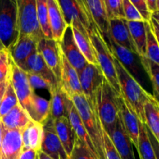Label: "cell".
<instances>
[{
    "mask_svg": "<svg viewBox=\"0 0 159 159\" xmlns=\"http://www.w3.org/2000/svg\"><path fill=\"white\" fill-rule=\"evenodd\" d=\"M54 124L56 134L70 158L77 138L75 132L66 116L54 120Z\"/></svg>",
    "mask_w": 159,
    "mask_h": 159,
    "instance_id": "22",
    "label": "cell"
},
{
    "mask_svg": "<svg viewBox=\"0 0 159 159\" xmlns=\"http://www.w3.org/2000/svg\"><path fill=\"white\" fill-rule=\"evenodd\" d=\"M130 1L138 9L144 21L149 22L151 18V13L148 9L146 0H130Z\"/></svg>",
    "mask_w": 159,
    "mask_h": 159,
    "instance_id": "43",
    "label": "cell"
},
{
    "mask_svg": "<svg viewBox=\"0 0 159 159\" xmlns=\"http://www.w3.org/2000/svg\"><path fill=\"white\" fill-rule=\"evenodd\" d=\"M49 93L51 95V117L54 120L63 116L68 117L67 103L69 96L63 91L60 82L53 85L52 88L49 90Z\"/></svg>",
    "mask_w": 159,
    "mask_h": 159,
    "instance_id": "26",
    "label": "cell"
},
{
    "mask_svg": "<svg viewBox=\"0 0 159 159\" xmlns=\"http://www.w3.org/2000/svg\"><path fill=\"white\" fill-rule=\"evenodd\" d=\"M26 111L33 121L43 125L51 116L50 101L34 93Z\"/></svg>",
    "mask_w": 159,
    "mask_h": 159,
    "instance_id": "27",
    "label": "cell"
},
{
    "mask_svg": "<svg viewBox=\"0 0 159 159\" xmlns=\"http://www.w3.org/2000/svg\"><path fill=\"white\" fill-rule=\"evenodd\" d=\"M32 120L27 112L18 104L6 115L0 119L2 126L5 130H20L24 129Z\"/></svg>",
    "mask_w": 159,
    "mask_h": 159,
    "instance_id": "25",
    "label": "cell"
},
{
    "mask_svg": "<svg viewBox=\"0 0 159 159\" xmlns=\"http://www.w3.org/2000/svg\"><path fill=\"white\" fill-rule=\"evenodd\" d=\"M20 36L16 0H0V41L6 50Z\"/></svg>",
    "mask_w": 159,
    "mask_h": 159,
    "instance_id": "6",
    "label": "cell"
},
{
    "mask_svg": "<svg viewBox=\"0 0 159 159\" xmlns=\"http://www.w3.org/2000/svg\"><path fill=\"white\" fill-rule=\"evenodd\" d=\"M10 61L8 50H0V82L9 79L10 74Z\"/></svg>",
    "mask_w": 159,
    "mask_h": 159,
    "instance_id": "39",
    "label": "cell"
},
{
    "mask_svg": "<svg viewBox=\"0 0 159 159\" xmlns=\"http://www.w3.org/2000/svg\"><path fill=\"white\" fill-rule=\"evenodd\" d=\"M20 36H29L37 41L43 38L37 19V0H16Z\"/></svg>",
    "mask_w": 159,
    "mask_h": 159,
    "instance_id": "7",
    "label": "cell"
},
{
    "mask_svg": "<svg viewBox=\"0 0 159 159\" xmlns=\"http://www.w3.org/2000/svg\"><path fill=\"white\" fill-rule=\"evenodd\" d=\"M2 134H3V127L2 126L1 122H0V159H1V148H2Z\"/></svg>",
    "mask_w": 159,
    "mask_h": 159,
    "instance_id": "49",
    "label": "cell"
},
{
    "mask_svg": "<svg viewBox=\"0 0 159 159\" xmlns=\"http://www.w3.org/2000/svg\"><path fill=\"white\" fill-rule=\"evenodd\" d=\"M43 138L40 150L52 159H70L61 143L54 128V119H49L43 124Z\"/></svg>",
    "mask_w": 159,
    "mask_h": 159,
    "instance_id": "10",
    "label": "cell"
},
{
    "mask_svg": "<svg viewBox=\"0 0 159 159\" xmlns=\"http://www.w3.org/2000/svg\"><path fill=\"white\" fill-rule=\"evenodd\" d=\"M36 159H38V157H37H37H36Z\"/></svg>",
    "mask_w": 159,
    "mask_h": 159,
    "instance_id": "51",
    "label": "cell"
},
{
    "mask_svg": "<svg viewBox=\"0 0 159 159\" xmlns=\"http://www.w3.org/2000/svg\"><path fill=\"white\" fill-rule=\"evenodd\" d=\"M123 11L127 21H144L135 6L130 0H123Z\"/></svg>",
    "mask_w": 159,
    "mask_h": 159,
    "instance_id": "40",
    "label": "cell"
},
{
    "mask_svg": "<svg viewBox=\"0 0 159 159\" xmlns=\"http://www.w3.org/2000/svg\"><path fill=\"white\" fill-rule=\"evenodd\" d=\"M119 113L124 129L133 145L138 151L139 138V120L128 103L120 96H119Z\"/></svg>",
    "mask_w": 159,
    "mask_h": 159,
    "instance_id": "17",
    "label": "cell"
},
{
    "mask_svg": "<svg viewBox=\"0 0 159 159\" xmlns=\"http://www.w3.org/2000/svg\"><path fill=\"white\" fill-rule=\"evenodd\" d=\"M144 122L148 130H150L155 141H159V106L158 100L154 96L144 106Z\"/></svg>",
    "mask_w": 159,
    "mask_h": 159,
    "instance_id": "29",
    "label": "cell"
},
{
    "mask_svg": "<svg viewBox=\"0 0 159 159\" xmlns=\"http://www.w3.org/2000/svg\"><path fill=\"white\" fill-rule=\"evenodd\" d=\"M99 159H105L103 131L96 107V99L90 102L83 94L71 96Z\"/></svg>",
    "mask_w": 159,
    "mask_h": 159,
    "instance_id": "1",
    "label": "cell"
},
{
    "mask_svg": "<svg viewBox=\"0 0 159 159\" xmlns=\"http://www.w3.org/2000/svg\"><path fill=\"white\" fill-rule=\"evenodd\" d=\"M146 21H127V26L139 57H146Z\"/></svg>",
    "mask_w": 159,
    "mask_h": 159,
    "instance_id": "30",
    "label": "cell"
},
{
    "mask_svg": "<svg viewBox=\"0 0 159 159\" xmlns=\"http://www.w3.org/2000/svg\"><path fill=\"white\" fill-rule=\"evenodd\" d=\"M22 70L26 73H33L41 76L52 85H56L59 82L55 75L48 66L42 56L37 52V51H34L28 57Z\"/></svg>",
    "mask_w": 159,
    "mask_h": 159,
    "instance_id": "19",
    "label": "cell"
},
{
    "mask_svg": "<svg viewBox=\"0 0 159 159\" xmlns=\"http://www.w3.org/2000/svg\"><path fill=\"white\" fill-rule=\"evenodd\" d=\"M103 141L105 159H122L116 151L111 138L106 133L105 130L103 131Z\"/></svg>",
    "mask_w": 159,
    "mask_h": 159,
    "instance_id": "42",
    "label": "cell"
},
{
    "mask_svg": "<svg viewBox=\"0 0 159 159\" xmlns=\"http://www.w3.org/2000/svg\"><path fill=\"white\" fill-rule=\"evenodd\" d=\"M18 104L19 101L16 97V95L13 88L9 80L6 92L3 95L1 103H0V119L3 117L5 115L7 114L11 110H12Z\"/></svg>",
    "mask_w": 159,
    "mask_h": 159,
    "instance_id": "36",
    "label": "cell"
},
{
    "mask_svg": "<svg viewBox=\"0 0 159 159\" xmlns=\"http://www.w3.org/2000/svg\"><path fill=\"white\" fill-rule=\"evenodd\" d=\"M72 29L73 36H74L75 41L79 48V51L82 54L87 62L89 64H93V65H98L97 60H96V54H95L94 49L92 45L91 42L88 38L85 37L82 34H81L79 30H77L75 28L71 27Z\"/></svg>",
    "mask_w": 159,
    "mask_h": 159,
    "instance_id": "32",
    "label": "cell"
},
{
    "mask_svg": "<svg viewBox=\"0 0 159 159\" xmlns=\"http://www.w3.org/2000/svg\"><path fill=\"white\" fill-rule=\"evenodd\" d=\"M149 25H150L151 30H152L155 37L158 39V31H159V19H158V12H155L151 14V18L149 20Z\"/></svg>",
    "mask_w": 159,
    "mask_h": 159,
    "instance_id": "44",
    "label": "cell"
},
{
    "mask_svg": "<svg viewBox=\"0 0 159 159\" xmlns=\"http://www.w3.org/2000/svg\"><path fill=\"white\" fill-rule=\"evenodd\" d=\"M2 49H6V48H5L4 47H3V45L2 44L1 41H0V50H2Z\"/></svg>",
    "mask_w": 159,
    "mask_h": 159,
    "instance_id": "50",
    "label": "cell"
},
{
    "mask_svg": "<svg viewBox=\"0 0 159 159\" xmlns=\"http://www.w3.org/2000/svg\"><path fill=\"white\" fill-rule=\"evenodd\" d=\"M146 28V57L159 65L158 39L151 30L148 22H145Z\"/></svg>",
    "mask_w": 159,
    "mask_h": 159,
    "instance_id": "34",
    "label": "cell"
},
{
    "mask_svg": "<svg viewBox=\"0 0 159 159\" xmlns=\"http://www.w3.org/2000/svg\"><path fill=\"white\" fill-rule=\"evenodd\" d=\"M37 51L59 81L61 72V48L59 42L52 38L43 37L37 42Z\"/></svg>",
    "mask_w": 159,
    "mask_h": 159,
    "instance_id": "13",
    "label": "cell"
},
{
    "mask_svg": "<svg viewBox=\"0 0 159 159\" xmlns=\"http://www.w3.org/2000/svg\"><path fill=\"white\" fill-rule=\"evenodd\" d=\"M59 45L63 54L78 73L86 66L88 62L75 41L71 26H67L61 40L59 41Z\"/></svg>",
    "mask_w": 159,
    "mask_h": 159,
    "instance_id": "11",
    "label": "cell"
},
{
    "mask_svg": "<svg viewBox=\"0 0 159 159\" xmlns=\"http://www.w3.org/2000/svg\"><path fill=\"white\" fill-rule=\"evenodd\" d=\"M23 152L21 130L3 129L1 159H19Z\"/></svg>",
    "mask_w": 159,
    "mask_h": 159,
    "instance_id": "18",
    "label": "cell"
},
{
    "mask_svg": "<svg viewBox=\"0 0 159 159\" xmlns=\"http://www.w3.org/2000/svg\"><path fill=\"white\" fill-rule=\"evenodd\" d=\"M109 20L112 19H124L123 0H103Z\"/></svg>",
    "mask_w": 159,
    "mask_h": 159,
    "instance_id": "38",
    "label": "cell"
},
{
    "mask_svg": "<svg viewBox=\"0 0 159 159\" xmlns=\"http://www.w3.org/2000/svg\"><path fill=\"white\" fill-rule=\"evenodd\" d=\"M26 75H27L28 80L30 84V86L34 90L37 89H47L49 91L52 88L53 85L41 76L33 74V73H26Z\"/></svg>",
    "mask_w": 159,
    "mask_h": 159,
    "instance_id": "41",
    "label": "cell"
},
{
    "mask_svg": "<svg viewBox=\"0 0 159 159\" xmlns=\"http://www.w3.org/2000/svg\"><path fill=\"white\" fill-rule=\"evenodd\" d=\"M67 112H68V118L71 123V126H72L73 129H74L77 138L80 139L87 146V148L89 150H91L97 157L96 151H95L94 147L91 142V140H90L89 137L87 134L82 119H81L80 116H79V113H78L77 110H76L75 107L74 103H73L72 100L70 97L68 100V103H67Z\"/></svg>",
    "mask_w": 159,
    "mask_h": 159,
    "instance_id": "28",
    "label": "cell"
},
{
    "mask_svg": "<svg viewBox=\"0 0 159 159\" xmlns=\"http://www.w3.org/2000/svg\"><path fill=\"white\" fill-rule=\"evenodd\" d=\"M37 152L34 150H25L22 152L19 159H36Z\"/></svg>",
    "mask_w": 159,
    "mask_h": 159,
    "instance_id": "46",
    "label": "cell"
},
{
    "mask_svg": "<svg viewBox=\"0 0 159 159\" xmlns=\"http://www.w3.org/2000/svg\"><path fill=\"white\" fill-rule=\"evenodd\" d=\"M148 9L151 14L155 12H158V0H146Z\"/></svg>",
    "mask_w": 159,
    "mask_h": 159,
    "instance_id": "45",
    "label": "cell"
},
{
    "mask_svg": "<svg viewBox=\"0 0 159 159\" xmlns=\"http://www.w3.org/2000/svg\"><path fill=\"white\" fill-rule=\"evenodd\" d=\"M93 21L107 41L109 35V19L103 0H85Z\"/></svg>",
    "mask_w": 159,
    "mask_h": 159,
    "instance_id": "23",
    "label": "cell"
},
{
    "mask_svg": "<svg viewBox=\"0 0 159 159\" xmlns=\"http://www.w3.org/2000/svg\"><path fill=\"white\" fill-rule=\"evenodd\" d=\"M108 39L119 46L138 54L125 19H112L109 20V35L107 41Z\"/></svg>",
    "mask_w": 159,
    "mask_h": 159,
    "instance_id": "15",
    "label": "cell"
},
{
    "mask_svg": "<svg viewBox=\"0 0 159 159\" xmlns=\"http://www.w3.org/2000/svg\"><path fill=\"white\" fill-rule=\"evenodd\" d=\"M9 82L16 95L19 104L26 110L34 94V90L30 86L26 73L15 65L12 60L10 61Z\"/></svg>",
    "mask_w": 159,
    "mask_h": 159,
    "instance_id": "8",
    "label": "cell"
},
{
    "mask_svg": "<svg viewBox=\"0 0 159 159\" xmlns=\"http://www.w3.org/2000/svg\"><path fill=\"white\" fill-rule=\"evenodd\" d=\"M37 157H38V159H52L50 158L48 155H47L46 154L42 152L41 151H38L37 152Z\"/></svg>",
    "mask_w": 159,
    "mask_h": 159,
    "instance_id": "48",
    "label": "cell"
},
{
    "mask_svg": "<svg viewBox=\"0 0 159 159\" xmlns=\"http://www.w3.org/2000/svg\"><path fill=\"white\" fill-rule=\"evenodd\" d=\"M113 60L121 96L130 105L140 122L145 124L144 106L153 96L137 82L136 79L124 68L117 59L113 57Z\"/></svg>",
    "mask_w": 159,
    "mask_h": 159,
    "instance_id": "2",
    "label": "cell"
},
{
    "mask_svg": "<svg viewBox=\"0 0 159 159\" xmlns=\"http://www.w3.org/2000/svg\"><path fill=\"white\" fill-rule=\"evenodd\" d=\"M23 151L34 150L38 152L41 148L43 138V125L31 120L30 123L21 130Z\"/></svg>",
    "mask_w": 159,
    "mask_h": 159,
    "instance_id": "24",
    "label": "cell"
},
{
    "mask_svg": "<svg viewBox=\"0 0 159 159\" xmlns=\"http://www.w3.org/2000/svg\"><path fill=\"white\" fill-rule=\"evenodd\" d=\"M37 12L38 23L43 37L51 39L52 34L49 24L47 0H37Z\"/></svg>",
    "mask_w": 159,
    "mask_h": 159,
    "instance_id": "35",
    "label": "cell"
},
{
    "mask_svg": "<svg viewBox=\"0 0 159 159\" xmlns=\"http://www.w3.org/2000/svg\"><path fill=\"white\" fill-rule=\"evenodd\" d=\"M9 79H8V80L6 81H3V82H0V103H1V101L3 97V95H4L5 92H6V87H7L8 83H9Z\"/></svg>",
    "mask_w": 159,
    "mask_h": 159,
    "instance_id": "47",
    "label": "cell"
},
{
    "mask_svg": "<svg viewBox=\"0 0 159 159\" xmlns=\"http://www.w3.org/2000/svg\"><path fill=\"white\" fill-rule=\"evenodd\" d=\"M89 40L94 49L98 65L100 68L104 78L113 89L120 95L117 75L114 65L113 56L103 36L96 27H94L89 35Z\"/></svg>",
    "mask_w": 159,
    "mask_h": 159,
    "instance_id": "5",
    "label": "cell"
},
{
    "mask_svg": "<svg viewBox=\"0 0 159 159\" xmlns=\"http://www.w3.org/2000/svg\"><path fill=\"white\" fill-rule=\"evenodd\" d=\"M106 79L96 93L98 115L102 127L109 137L112 136L119 117V96Z\"/></svg>",
    "mask_w": 159,
    "mask_h": 159,
    "instance_id": "3",
    "label": "cell"
},
{
    "mask_svg": "<svg viewBox=\"0 0 159 159\" xmlns=\"http://www.w3.org/2000/svg\"><path fill=\"white\" fill-rule=\"evenodd\" d=\"M60 56L61 72L59 82H60L61 87L69 97L74 95L82 94L78 71L68 62V61L62 53L61 50Z\"/></svg>",
    "mask_w": 159,
    "mask_h": 159,
    "instance_id": "14",
    "label": "cell"
},
{
    "mask_svg": "<svg viewBox=\"0 0 159 159\" xmlns=\"http://www.w3.org/2000/svg\"><path fill=\"white\" fill-rule=\"evenodd\" d=\"M142 68L145 71L150 79L153 89V95L155 99L158 100L159 94V65L152 62L146 57H139Z\"/></svg>",
    "mask_w": 159,
    "mask_h": 159,
    "instance_id": "33",
    "label": "cell"
},
{
    "mask_svg": "<svg viewBox=\"0 0 159 159\" xmlns=\"http://www.w3.org/2000/svg\"><path fill=\"white\" fill-rule=\"evenodd\" d=\"M47 5L52 38L59 42L61 40L65 29L68 26L65 23L61 9L57 0H47Z\"/></svg>",
    "mask_w": 159,
    "mask_h": 159,
    "instance_id": "21",
    "label": "cell"
},
{
    "mask_svg": "<svg viewBox=\"0 0 159 159\" xmlns=\"http://www.w3.org/2000/svg\"><path fill=\"white\" fill-rule=\"evenodd\" d=\"M107 43L113 57L119 61L120 63L124 67V68L141 85V82H143V78L140 74L141 67L139 66V62L137 61V57L139 56L123 47L119 46L110 39L107 40Z\"/></svg>",
    "mask_w": 159,
    "mask_h": 159,
    "instance_id": "12",
    "label": "cell"
},
{
    "mask_svg": "<svg viewBox=\"0 0 159 159\" xmlns=\"http://www.w3.org/2000/svg\"><path fill=\"white\" fill-rule=\"evenodd\" d=\"M78 74L82 94L90 102H93L96 99L98 88L105 79L100 68L99 65L88 63Z\"/></svg>",
    "mask_w": 159,
    "mask_h": 159,
    "instance_id": "9",
    "label": "cell"
},
{
    "mask_svg": "<svg viewBox=\"0 0 159 159\" xmlns=\"http://www.w3.org/2000/svg\"><path fill=\"white\" fill-rule=\"evenodd\" d=\"M67 26H71L89 40L94 27L85 0H57Z\"/></svg>",
    "mask_w": 159,
    "mask_h": 159,
    "instance_id": "4",
    "label": "cell"
},
{
    "mask_svg": "<svg viewBox=\"0 0 159 159\" xmlns=\"http://www.w3.org/2000/svg\"><path fill=\"white\" fill-rule=\"evenodd\" d=\"M140 159H158L150 138V133L145 124L139 122L138 149Z\"/></svg>",
    "mask_w": 159,
    "mask_h": 159,
    "instance_id": "31",
    "label": "cell"
},
{
    "mask_svg": "<svg viewBox=\"0 0 159 159\" xmlns=\"http://www.w3.org/2000/svg\"><path fill=\"white\" fill-rule=\"evenodd\" d=\"M110 138L121 158L135 159L133 147H132L133 144L124 129L120 113L117 123Z\"/></svg>",
    "mask_w": 159,
    "mask_h": 159,
    "instance_id": "20",
    "label": "cell"
},
{
    "mask_svg": "<svg viewBox=\"0 0 159 159\" xmlns=\"http://www.w3.org/2000/svg\"><path fill=\"white\" fill-rule=\"evenodd\" d=\"M70 159H98V158L80 139L76 138Z\"/></svg>",
    "mask_w": 159,
    "mask_h": 159,
    "instance_id": "37",
    "label": "cell"
},
{
    "mask_svg": "<svg viewBox=\"0 0 159 159\" xmlns=\"http://www.w3.org/2000/svg\"><path fill=\"white\" fill-rule=\"evenodd\" d=\"M37 42L29 36H19L15 43L8 50L11 60L22 69L28 57L37 51Z\"/></svg>",
    "mask_w": 159,
    "mask_h": 159,
    "instance_id": "16",
    "label": "cell"
}]
</instances>
